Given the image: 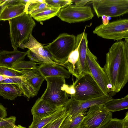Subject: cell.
I'll return each mask as SVG.
<instances>
[{"mask_svg":"<svg viewBox=\"0 0 128 128\" xmlns=\"http://www.w3.org/2000/svg\"><path fill=\"white\" fill-rule=\"evenodd\" d=\"M112 86V96L120 92L128 82V42L118 41L106 54L103 68Z\"/></svg>","mask_w":128,"mask_h":128,"instance_id":"6da1fadb","label":"cell"},{"mask_svg":"<svg viewBox=\"0 0 128 128\" xmlns=\"http://www.w3.org/2000/svg\"><path fill=\"white\" fill-rule=\"evenodd\" d=\"M45 80L47 86L40 98L51 105L58 107L63 106L69 97L75 94L74 84H66L64 78L49 77L45 78Z\"/></svg>","mask_w":128,"mask_h":128,"instance_id":"7a4b0ae2","label":"cell"},{"mask_svg":"<svg viewBox=\"0 0 128 128\" xmlns=\"http://www.w3.org/2000/svg\"><path fill=\"white\" fill-rule=\"evenodd\" d=\"M8 22L12 46L14 50H17L21 44L28 42L36 23L32 17L25 13Z\"/></svg>","mask_w":128,"mask_h":128,"instance_id":"3957f363","label":"cell"},{"mask_svg":"<svg viewBox=\"0 0 128 128\" xmlns=\"http://www.w3.org/2000/svg\"><path fill=\"white\" fill-rule=\"evenodd\" d=\"M73 84L75 93L70 97L76 100H86L105 95L91 74H86L76 78Z\"/></svg>","mask_w":128,"mask_h":128,"instance_id":"277c9868","label":"cell"},{"mask_svg":"<svg viewBox=\"0 0 128 128\" xmlns=\"http://www.w3.org/2000/svg\"><path fill=\"white\" fill-rule=\"evenodd\" d=\"M76 44L75 36L64 33L60 34L53 42L44 48L64 65L70 53L75 49Z\"/></svg>","mask_w":128,"mask_h":128,"instance_id":"5b68a950","label":"cell"},{"mask_svg":"<svg viewBox=\"0 0 128 128\" xmlns=\"http://www.w3.org/2000/svg\"><path fill=\"white\" fill-rule=\"evenodd\" d=\"M94 34L103 38L119 41L123 39L128 42V20L120 19L104 25L97 26Z\"/></svg>","mask_w":128,"mask_h":128,"instance_id":"8992f818","label":"cell"},{"mask_svg":"<svg viewBox=\"0 0 128 128\" xmlns=\"http://www.w3.org/2000/svg\"><path fill=\"white\" fill-rule=\"evenodd\" d=\"M93 9L98 18L117 17L128 12V0H94Z\"/></svg>","mask_w":128,"mask_h":128,"instance_id":"52a82bcc","label":"cell"},{"mask_svg":"<svg viewBox=\"0 0 128 128\" xmlns=\"http://www.w3.org/2000/svg\"><path fill=\"white\" fill-rule=\"evenodd\" d=\"M112 112L104 105H96L89 108L79 128H101L112 118Z\"/></svg>","mask_w":128,"mask_h":128,"instance_id":"ba28073f","label":"cell"},{"mask_svg":"<svg viewBox=\"0 0 128 128\" xmlns=\"http://www.w3.org/2000/svg\"><path fill=\"white\" fill-rule=\"evenodd\" d=\"M57 16L62 21L74 24L90 20L94 15L89 6L80 7L70 5L61 8Z\"/></svg>","mask_w":128,"mask_h":128,"instance_id":"9c48e42d","label":"cell"},{"mask_svg":"<svg viewBox=\"0 0 128 128\" xmlns=\"http://www.w3.org/2000/svg\"><path fill=\"white\" fill-rule=\"evenodd\" d=\"M97 58L87 48L86 61L92 76L105 95L109 94L112 88L108 77L97 61Z\"/></svg>","mask_w":128,"mask_h":128,"instance_id":"30bf717a","label":"cell"},{"mask_svg":"<svg viewBox=\"0 0 128 128\" xmlns=\"http://www.w3.org/2000/svg\"><path fill=\"white\" fill-rule=\"evenodd\" d=\"M113 98L108 94L92 100L80 101L71 98L63 106L70 118L76 116L86 111L90 107L96 105H104Z\"/></svg>","mask_w":128,"mask_h":128,"instance_id":"8fae6325","label":"cell"},{"mask_svg":"<svg viewBox=\"0 0 128 128\" xmlns=\"http://www.w3.org/2000/svg\"><path fill=\"white\" fill-rule=\"evenodd\" d=\"M76 44L78 47L79 57L71 74L76 78L86 74H91L86 61L88 41L87 34L84 31L76 36Z\"/></svg>","mask_w":128,"mask_h":128,"instance_id":"7c38bea8","label":"cell"},{"mask_svg":"<svg viewBox=\"0 0 128 128\" xmlns=\"http://www.w3.org/2000/svg\"><path fill=\"white\" fill-rule=\"evenodd\" d=\"M26 4L21 0H7L0 17V21L9 20L25 13Z\"/></svg>","mask_w":128,"mask_h":128,"instance_id":"4fadbf2b","label":"cell"},{"mask_svg":"<svg viewBox=\"0 0 128 128\" xmlns=\"http://www.w3.org/2000/svg\"><path fill=\"white\" fill-rule=\"evenodd\" d=\"M37 69L40 74L45 78L58 77L68 79L70 78L71 74L64 67L58 64H40L37 66Z\"/></svg>","mask_w":128,"mask_h":128,"instance_id":"5bb4252c","label":"cell"},{"mask_svg":"<svg viewBox=\"0 0 128 128\" xmlns=\"http://www.w3.org/2000/svg\"><path fill=\"white\" fill-rule=\"evenodd\" d=\"M61 107H58L51 105L40 98H39L36 101L31 110L33 119L42 118L49 116Z\"/></svg>","mask_w":128,"mask_h":128,"instance_id":"9a60e30c","label":"cell"},{"mask_svg":"<svg viewBox=\"0 0 128 128\" xmlns=\"http://www.w3.org/2000/svg\"><path fill=\"white\" fill-rule=\"evenodd\" d=\"M27 55L26 52L17 50L0 52V66L11 68L17 63L24 60Z\"/></svg>","mask_w":128,"mask_h":128,"instance_id":"2e32d148","label":"cell"},{"mask_svg":"<svg viewBox=\"0 0 128 128\" xmlns=\"http://www.w3.org/2000/svg\"><path fill=\"white\" fill-rule=\"evenodd\" d=\"M43 47L42 44L38 42L32 34L28 42L24 44H21L19 48L22 49L28 48L38 56L51 62L56 63L51 60L48 58Z\"/></svg>","mask_w":128,"mask_h":128,"instance_id":"e0dca14e","label":"cell"},{"mask_svg":"<svg viewBox=\"0 0 128 128\" xmlns=\"http://www.w3.org/2000/svg\"><path fill=\"white\" fill-rule=\"evenodd\" d=\"M22 70L26 81L34 88L37 95L45 78L40 74L37 68Z\"/></svg>","mask_w":128,"mask_h":128,"instance_id":"ac0fdd59","label":"cell"},{"mask_svg":"<svg viewBox=\"0 0 128 128\" xmlns=\"http://www.w3.org/2000/svg\"><path fill=\"white\" fill-rule=\"evenodd\" d=\"M22 94L21 90L16 84H0V96L5 99L14 100L17 97L21 96Z\"/></svg>","mask_w":128,"mask_h":128,"instance_id":"d6986e66","label":"cell"},{"mask_svg":"<svg viewBox=\"0 0 128 128\" xmlns=\"http://www.w3.org/2000/svg\"><path fill=\"white\" fill-rule=\"evenodd\" d=\"M66 112L64 106L60 108L51 115L42 118L33 119L31 125L28 128H42L49 123L64 115Z\"/></svg>","mask_w":128,"mask_h":128,"instance_id":"ffe728a7","label":"cell"},{"mask_svg":"<svg viewBox=\"0 0 128 128\" xmlns=\"http://www.w3.org/2000/svg\"><path fill=\"white\" fill-rule=\"evenodd\" d=\"M12 84L16 85L22 94L29 99L37 95L34 88L26 81L24 75L20 77H14Z\"/></svg>","mask_w":128,"mask_h":128,"instance_id":"44dd1931","label":"cell"},{"mask_svg":"<svg viewBox=\"0 0 128 128\" xmlns=\"http://www.w3.org/2000/svg\"><path fill=\"white\" fill-rule=\"evenodd\" d=\"M52 8L45 0H29L26 4L25 13L32 16Z\"/></svg>","mask_w":128,"mask_h":128,"instance_id":"7402d4cb","label":"cell"},{"mask_svg":"<svg viewBox=\"0 0 128 128\" xmlns=\"http://www.w3.org/2000/svg\"><path fill=\"white\" fill-rule=\"evenodd\" d=\"M108 111L112 112H118L128 108V95L119 99H113L104 104Z\"/></svg>","mask_w":128,"mask_h":128,"instance_id":"603a6c76","label":"cell"},{"mask_svg":"<svg viewBox=\"0 0 128 128\" xmlns=\"http://www.w3.org/2000/svg\"><path fill=\"white\" fill-rule=\"evenodd\" d=\"M86 114L85 112H83L72 118H70L68 116L59 128H79Z\"/></svg>","mask_w":128,"mask_h":128,"instance_id":"cb8c5ba5","label":"cell"},{"mask_svg":"<svg viewBox=\"0 0 128 128\" xmlns=\"http://www.w3.org/2000/svg\"><path fill=\"white\" fill-rule=\"evenodd\" d=\"M60 9L52 8L31 16L37 21L42 22L57 16Z\"/></svg>","mask_w":128,"mask_h":128,"instance_id":"d4e9b609","label":"cell"},{"mask_svg":"<svg viewBox=\"0 0 128 128\" xmlns=\"http://www.w3.org/2000/svg\"><path fill=\"white\" fill-rule=\"evenodd\" d=\"M38 63L30 61H22L19 62L14 65L12 68L20 71L23 70H32L37 68Z\"/></svg>","mask_w":128,"mask_h":128,"instance_id":"484cf974","label":"cell"},{"mask_svg":"<svg viewBox=\"0 0 128 128\" xmlns=\"http://www.w3.org/2000/svg\"><path fill=\"white\" fill-rule=\"evenodd\" d=\"M24 74L22 70H17L13 68L0 66V75L9 77L21 76Z\"/></svg>","mask_w":128,"mask_h":128,"instance_id":"4316f807","label":"cell"},{"mask_svg":"<svg viewBox=\"0 0 128 128\" xmlns=\"http://www.w3.org/2000/svg\"><path fill=\"white\" fill-rule=\"evenodd\" d=\"M46 2L52 8L61 9L72 5V0H45Z\"/></svg>","mask_w":128,"mask_h":128,"instance_id":"83f0119b","label":"cell"},{"mask_svg":"<svg viewBox=\"0 0 128 128\" xmlns=\"http://www.w3.org/2000/svg\"><path fill=\"white\" fill-rule=\"evenodd\" d=\"M28 57L31 61L38 64H51L54 65L58 64L46 60L36 54L30 50H28L26 52Z\"/></svg>","mask_w":128,"mask_h":128,"instance_id":"f1b7e54d","label":"cell"},{"mask_svg":"<svg viewBox=\"0 0 128 128\" xmlns=\"http://www.w3.org/2000/svg\"><path fill=\"white\" fill-rule=\"evenodd\" d=\"M101 128H124L123 120L112 118Z\"/></svg>","mask_w":128,"mask_h":128,"instance_id":"f546056e","label":"cell"},{"mask_svg":"<svg viewBox=\"0 0 128 128\" xmlns=\"http://www.w3.org/2000/svg\"><path fill=\"white\" fill-rule=\"evenodd\" d=\"M16 118L12 116L0 120V128H5L13 126L15 125Z\"/></svg>","mask_w":128,"mask_h":128,"instance_id":"4dcf8cb0","label":"cell"},{"mask_svg":"<svg viewBox=\"0 0 128 128\" xmlns=\"http://www.w3.org/2000/svg\"><path fill=\"white\" fill-rule=\"evenodd\" d=\"M68 115L67 112L58 119L49 123L42 128H59L63 121Z\"/></svg>","mask_w":128,"mask_h":128,"instance_id":"1f68e13d","label":"cell"},{"mask_svg":"<svg viewBox=\"0 0 128 128\" xmlns=\"http://www.w3.org/2000/svg\"><path fill=\"white\" fill-rule=\"evenodd\" d=\"M92 0H72V2L75 4V6L80 7H82L85 6L88 2H91Z\"/></svg>","mask_w":128,"mask_h":128,"instance_id":"d6a6232c","label":"cell"},{"mask_svg":"<svg viewBox=\"0 0 128 128\" xmlns=\"http://www.w3.org/2000/svg\"><path fill=\"white\" fill-rule=\"evenodd\" d=\"M7 109L0 104V120L6 118L7 116Z\"/></svg>","mask_w":128,"mask_h":128,"instance_id":"836d02e7","label":"cell"},{"mask_svg":"<svg viewBox=\"0 0 128 128\" xmlns=\"http://www.w3.org/2000/svg\"><path fill=\"white\" fill-rule=\"evenodd\" d=\"M124 128H128V112L126 113L124 118L123 120Z\"/></svg>","mask_w":128,"mask_h":128,"instance_id":"e575fe53","label":"cell"},{"mask_svg":"<svg viewBox=\"0 0 128 128\" xmlns=\"http://www.w3.org/2000/svg\"><path fill=\"white\" fill-rule=\"evenodd\" d=\"M101 17L102 18V24L104 25H106L109 23V20L108 18V17L105 16H103Z\"/></svg>","mask_w":128,"mask_h":128,"instance_id":"d590c367","label":"cell"},{"mask_svg":"<svg viewBox=\"0 0 128 128\" xmlns=\"http://www.w3.org/2000/svg\"><path fill=\"white\" fill-rule=\"evenodd\" d=\"M7 0H5V1L0 5V17L2 10L5 6Z\"/></svg>","mask_w":128,"mask_h":128,"instance_id":"8d00e7d4","label":"cell"},{"mask_svg":"<svg viewBox=\"0 0 128 128\" xmlns=\"http://www.w3.org/2000/svg\"><path fill=\"white\" fill-rule=\"evenodd\" d=\"M9 77L5 76L0 75V82L3 81L6 78Z\"/></svg>","mask_w":128,"mask_h":128,"instance_id":"74e56055","label":"cell"},{"mask_svg":"<svg viewBox=\"0 0 128 128\" xmlns=\"http://www.w3.org/2000/svg\"><path fill=\"white\" fill-rule=\"evenodd\" d=\"M12 128H26V127H23L20 125L16 126L15 125L13 126Z\"/></svg>","mask_w":128,"mask_h":128,"instance_id":"f35d334b","label":"cell"},{"mask_svg":"<svg viewBox=\"0 0 128 128\" xmlns=\"http://www.w3.org/2000/svg\"><path fill=\"white\" fill-rule=\"evenodd\" d=\"M13 126L10 127H8V128H12Z\"/></svg>","mask_w":128,"mask_h":128,"instance_id":"ab89813d","label":"cell"}]
</instances>
